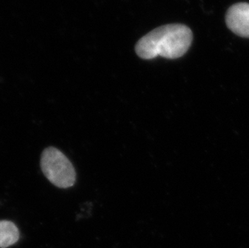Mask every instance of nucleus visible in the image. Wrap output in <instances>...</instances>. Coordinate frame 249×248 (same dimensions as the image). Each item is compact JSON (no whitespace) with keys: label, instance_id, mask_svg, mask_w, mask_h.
<instances>
[{"label":"nucleus","instance_id":"obj_1","mask_svg":"<svg viewBox=\"0 0 249 248\" xmlns=\"http://www.w3.org/2000/svg\"><path fill=\"white\" fill-rule=\"evenodd\" d=\"M192 40L193 34L187 26L168 24L156 28L141 38L136 46V52L144 60L158 56L179 58L188 51Z\"/></svg>","mask_w":249,"mask_h":248},{"label":"nucleus","instance_id":"obj_3","mask_svg":"<svg viewBox=\"0 0 249 248\" xmlns=\"http://www.w3.org/2000/svg\"><path fill=\"white\" fill-rule=\"evenodd\" d=\"M226 23L236 35L249 38V3L240 2L232 5L227 13Z\"/></svg>","mask_w":249,"mask_h":248},{"label":"nucleus","instance_id":"obj_2","mask_svg":"<svg viewBox=\"0 0 249 248\" xmlns=\"http://www.w3.org/2000/svg\"><path fill=\"white\" fill-rule=\"evenodd\" d=\"M43 174L53 185L61 189H67L74 185L76 172L70 159L53 147L46 148L40 159Z\"/></svg>","mask_w":249,"mask_h":248},{"label":"nucleus","instance_id":"obj_4","mask_svg":"<svg viewBox=\"0 0 249 248\" xmlns=\"http://www.w3.org/2000/svg\"><path fill=\"white\" fill-rule=\"evenodd\" d=\"M19 239V230L15 223L10 221H0V248L14 245Z\"/></svg>","mask_w":249,"mask_h":248}]
</instances>
